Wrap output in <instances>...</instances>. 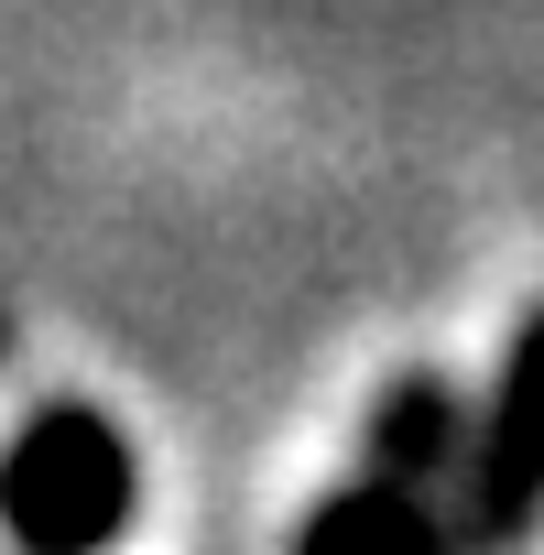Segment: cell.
Returning a JSON list of instances; mask_svg holds the SVG:
<instances>
[{"instance_id":"4","label":"cell","mask_w":544,"mask_h":555,"mask_svg":"<svg viewBox=\"0 0 544 555\" xmlns=\"http://www.w3.org/2000/svg\"><path fill=\"white\" fill-rule=\"evenodd\" d=\"M295 555H457V522L436 512V490H403V479H349L327 490L306 522H295Z\"/></svg>"},{"instance_id":"3","label":"cell","mask_w":544,"mask_h":555,"mask_svg":"<svg viewBox=\"0 0 544 555\" xmlns=\"http://www.w3.org/2000/svg\"><path fill=\"white\" fill-rule=\"evenodd\" d=\"M457 436H468L457 382L446 371H392L371 392V414H360V468L371 479H403V490H436L457 468Z\"/></svg>"},{"instance_id":"2","label":"cell","mask_w":544,"mask_h":555,"mask_svg":"<svg viewBox=\"0 0 544 555\" xmlns=\"http://www.w3.org/2000/svg\"><path fill=\"white\" fill-rule=\"evenodd\" d=\"M457 555H511L544 522V306L511 327L479 425L457 436Z\"/></svg>"},{"instance_id":"1","label":"cell","mask_w":544,"mask_h":555,"mask_svg":"<svg viewBox=\"0 0 544 555\" xmlns=\"http://www.w3.org/2000/svg\"><path fill=\"white\" fill-rule=\"evenodd\" d=\"M131 512H142V468L99 403H44L0 447V533L23 555H109Z\"/></svg>"},{"instance_id":"5","label":"cell","mask_w":544,"mask_h":555,"mask_svg":"<svg viewBox=\"0 0 544 555\" xmlns=\"http://www.w3.org/2000/svg\"><path fill=\"white\" fill-rule=\"evenodd\" d=\"M0 349H12V317H0Z\"/></svg>"}]
</instances>
